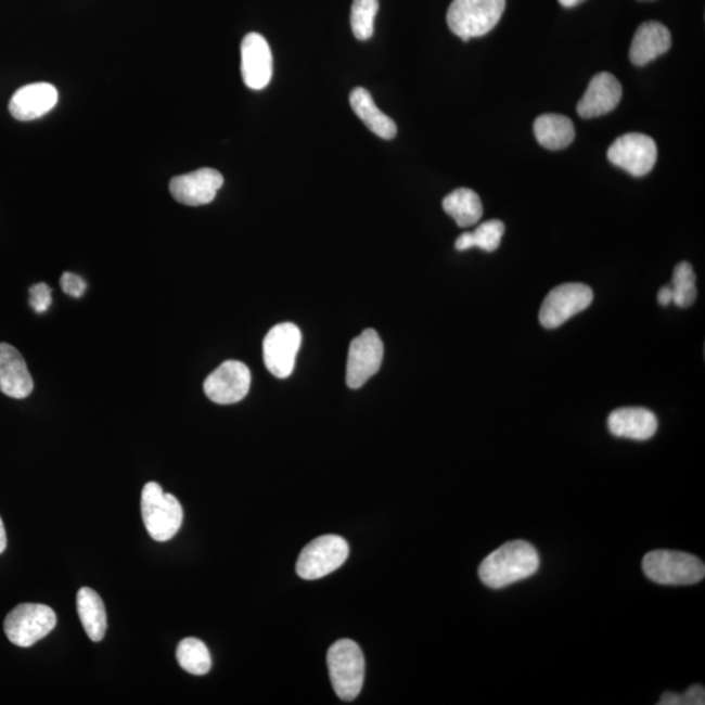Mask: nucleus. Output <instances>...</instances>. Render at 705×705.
I'll list each match as a JSON object with an SVG mask.
<instances>
[{
  "instance_id": "obj_1",
  "label": "nucleus",
  "mask_w": 705,
  "mask_h": 705,
  "mask_svg": "<svg viewBox=\"0 0 705 705\" xmlns=\"http://www.w3.org/2000/svg\"><path fill=\"white\" fill-rule=\"evenodd\" d=\"M538 567L540 556L529 542L511 541L485 557L478 575L486 587L501 589L530 578Z\"/></svg>"
},
{
  "instance_id": "obj_2",
  "label": "nucleus",
  "mask_w": 705,
  "mask_h": 705,
  "mask_svg": "<svg viewBox=\"0 0 705 705\" xmlns=\"http://www.w3.org/2000/svg\"><path fill=\"white\" fill-rule=\"evenodd\" d=\"M141 516L153 540L166 542L181 529L183 509L175 496L166 493L158 484L149 483L141 491Z\"/></svg>"
},
{
  "instance_id": "obj_3",
  "label": "nucleus",
  "mask_w": 705,
  "mask_h": 705,
  "mask_svg": "<svg viewBox=\"0 0 705 705\" xmlns=\"http://www.w3.org/2000/svg\"><path fill=\"white\" fill-rule=\"evenodd\" d=\"M505 0H453L447 12V24L463 41L483 37L501 21Z\"/></svg>"
},
{
  "instance_id": "obj_4",
  "label": "nucleus",
  "mask_w": 705,
  "mask_h": 705,
  "mask_svg": "<svg viewBox=\"0 0 705 705\" xmlns=\"http://www.w3.org/2000/svg\"><path fill=\"white\" fill-rule=\"evenodd\" d=\"M646 578L662 586H692L705 576L704 563L682 551L655 550L643 560Z\"/></svg>"
},
{
  "instance_id": "obj_5",
  "label": "nucleus",
  "mask_w": 705,
  "mask_h": 705,
  "mask_svg": "<svg viewBox=\"0 0 705 705\" xmlns=\"http://www.w3.org/2000/svg\"><path fill=\"white\" fill-rule=\"evenodd\" d=\"M333 690L345 702L360 695L364 679V657L357 643L349 639L338 640L326 655Z\"/></svg>"
},
{
  "instance_id": "obj_6",
  "label": "nucleus",
  "mask_w": 705,
  "mask_h": 705,
  "mask_svg": "<svg viewBox=\"0 0 705 705\" xmlns=\"http://www.w3.org/2000/svg\"><path fill=\"white\" fill-rule=\"evenodd\" d=\"M56 614L42 604H21L4 619V633L12 644L29 649L54 630Z\"/></svg>"
},
{
  "instance_id": "obj_7",
  "label": "nucleus",
  "mask_w": 705,
  "mask_h": 705,
  "mask_svg": "<svg viewBox=\"0 0 705 705\" xmlns=\"http://www.w3.org/2000/svg\"><path fill=\"white\" fill-rule=\"evenodd\" d=\"M349 555V544L343 537L326 535L311 541L300 551L297 574L305 580H317L336 572Z\"/></svg>"
},
{
  "instance_id": "obj_8",
  "label": "nucleus",
  "mask_w": 705,
  "mask_h": 705,
  "mask_svg": "<svg viewBox=\"0 0 705 705\" xmlns=\"http://www.w3.org/2000/svg\"><path fill=\"white\" fill-rule=\"evenodd\" d=\"M593 300L591 287L579 282H569L554 287L543 299L540 309V323L547 330L560 329L581 311L588 309Z\"/></svg>"
},
{
  "instance_id": "obj_9",
  "label": "nucleus",
  "mask_w": 705,
  "mask_h": 705,
  "mask_svg": "<svg viewBox=\"0 0 705 705\" xmlns=\"http://www.w3.org/2000/svg\"><path fill=\"white\" fill-rule=\"evenodd\" d=\"M303 344V333L293 323L274 325L262 342V357L269 373L280 380L293 374L297 355Z\"/></svg>"
},
{
  "instance_id": "obj_10",
  "label": "nucleus",
  "mask_w": 705,
  "mask_h": 705,
  "mask_svg": "<svg viewBox=\"0 0 705 705\" xmlns=\"http://www.w3.org/2000/svg\"><path fill=\"white\" fill-rule=\"evenodd\" d=\"M607 158L633 177H644L655 168L657 145L644 133L630 132L618 138L607 151Z\"/></svg>"
},
{
  "instance_id": "obj_11",
  "label": "nucleus",
  "mask_w": 705,
  "mask_h": 705,
  "mask_svg": "<svg viewBox=\"0 0 705 705\" xmlns=\"http://www.w3.org/2000/svg\"><path fill=\"white\" fill-rule=\"evenodd\" d=\"M384 345L374 330H367L350 343L346 384L358 389L380 371L383 362Z\"/></svg>"
},
{
  "instance_id": "obj_12",
  "label": "nucleus",
  "mask_w": 705,
  "mask_h": 705,
  "mask_svg": "<svg viewBox=\"0 0 705 705\" xmlns=\"http://www.w3.org/2000/svg\"><path fill=\"white\" fill-rule=\"evenodd\" d=\"M249 386H252V373L246 364L240 361H227L205 380L203 387L209 400L220 406H229L245 399Z\"/></svg>"
},
{
  "instance_id": "obj_13",
  "label": "nucleus",
  "mask_w": 705,
  "mask_h": 705,
  "mask_svg": "<svg viewBox=\"0 0 705 705\" xmlns=\"http://www.w3.org/2000/svg\"><path fill=\"white\" fill-rule=\"evenodd\" d=\"M222 184L223 177L220 171L203 168L172 178L169 189L178 203L198 207L214 202Z\"/></svg>"
},
{
  "instance_id": "obj_14",
  "label": "nucleus",
  "mask_w": 705,
  "mask_h": 705,
  "mask_svg": "<svg viewBox=\"0 0 705 705\" xmlns=\"http://www.w3.org/2000/svg\"><path fill=\"white\" fill-rule=\"evenodd\" d=\"M241 70L245 85L254 91H261L271 82L273 57L265 37L249 34L241 44Z\"/></svg>"
},
{
  "instance_id": "obj_15",
  "label": "nucleus",
  "mask_w": 705,
  "mask_h": 705,
  "mask_svg": "<svg viewBox=\"0 0 705 705\" xmlns=\"http://www.w3.org/2000/svg\"><path fill=\"white\" fill-rule=\"evenodd\" d=\"M621 94L620 82L614 75L598 74L578 104V114L582 119H592L612 113L619 105Z\"/></svg>"
},
{
  "instance_id": "obj_16",
  "label": "nucleus",
  "mask_w": 705,
  "mask_h": 705,
  "mask_svg": "<svg viewBox=\"0 0 705 705\" xmlns=\"http://www.w3.org/2000/svg\"><path fill=\"white\" fill-rule=\"evenodd\" d=\"M27 362L15 346L0 343V393L22 400L34 390Z\"/></svg>"
},
{
  "instance_id": "obj_17",
  "label": "nucleus",
  "mask_w": 705,
  "mask_h": 705,
  "mask_svg": "<svg viewBox=\"0 0 705 705\" xmlns=\"http://www.w3.org/2000/svg\"><path fill=\"white\" fill-rule=\"evenodd\" d=\"M56 88L49 82L25 86L10 101V113L17 120H34L47 115L57 104Z\"/></svg>"
},
{
  "instance_id": "obj_18",
  "label": "nucleus",
  "mask_w": 705,
  "mask_h": 705,
  "mask_svg": "<svg viewBox=\"0 0 705 705\" xmlns=\"http://www.w3.org/2000/svg\"><path fill=\"white\" fill-rule=\"evenodd\" d=\"M607 428L614 437L649 440L656 434L658 421L649 409L620 408L608 415Z\"/></svg>"
},
{
  "instance_id": "obj_19",
  "label": "nucleus",
  "mask_w": 705,
  "mask_h": 705,
  "mask_svg": "<svg viewBox=\"0 0 705 705\" xmlns=\"http://www.w3.org/2000/svg\"><path fill=\"white\" fill-rule=\"evenodd\" d=\"M671 48V35L664 24L643 23L633 36L630 60L634 66L642 67L657 60Z\"/></svg>"
},
{
  "instance_id": "obj_20",
  "label": "nucleus",
  "mask_w": 705,
  "mask_h": 705,
  "mask_svg": "<svg viewBox=\"0 0 705 705\" xmlns=\"http://www.w3.org/2000/svg\"><path fill=\"white\" fill-rule=\"evenodd\" d=\"M350 106L369 130L384 140L394 139L397 134V126L388 115L384 114L375 105L373 95L364 88L352 89L350 93Z\"/></svg>"
},
{
  "instance_id": "obj_21",
  "label": "nucleus",
  "mask_w": 705,
  "mask_h": 705,
  "mask_svg": "<svg viewBox=\"0 0 705 705\" xmlns=\"http://www.w3.org/2000/svg\"><path fill=\"white\" fill-rule=\"evenodd\" d=\"M535 134L538 143L550 151L567 149L575 139L573 120L561 114H543L535 121Z\"/></svg>"
},
{
  "instance_id": "obj_22",
  "label": "nucleus",
  "mask_w": 705,
  "mask_h": 705,
  "mask_svg": "<svg viewBox=\"0 0 705 705\" xmlns=\"http://www.w3.org/2000/svg\"><path fill=\"white\" fill-rule=\"evenodd\" d=\"M76 606L82 627L92 642H101L107 628V617L104 601L93 589L81 588L76 595Z\"/></svg>"
},
{
  "instance_id": "obj_23",
  "label": "nucleus",
  "mask_w": 705,
  "mask_h": 705,
  "mask_svg": "<svg viewBox=\"0 0 705 705\" xmlns=\"http://www.w3.org/2000/svg\"><path fill=\"white\" fill-rule=\"evenodd\" d=\"M444 209L460 228L476 226L484 215L483 203L471 189H458L448 194L444 201Z\"/></svg>"
},
{
  "instance_id": "obj_24",
  "label": "nucleus",
  "mask_w": 705,
  "mask_h": 705,
  "mask_svg": "<svg viewBox=\"0 0 705 705\" xmlns=\"http://www.w3.org/2000/svg\"><path fill=\"white\" fill-rule=\"evenodd\" d=\"M503 234L504 223L499 220H490L480 223L472 233L461 234L454 246H457L458 252H466V249L478 247L486 253H492L501 246Z\"/></svg>"
},
{
  "instance_id": "obj_25",
  "label": "nucleus",
  "mask_w": 705,
  "mask_h": 705,
  "mask_svg": "<svg viewBox=\"0 0 705 705\" xmlns=\"http://www.w3.org/2000/svg\"><path fill=\"white\" fill-rule=\"evenodd\" d=\"M179 666L190 675L205 676L211 668L210 653L202 640L188 638L177 649Z\"/></svg>"
},
{
  "instance_id": "obj_26",
  "label": "nucleus",
  "mask_w": 705,
  "mask_h": 705,
  "mask_svg": "<svg viewBox=\"0 0 705 705\" xmlns=\"http://www.w3.org/2000/svg\"><path fill=\"white\" fill-rule=\"evenodd\" d=\"M672 304L681 309L694 305L697 297L696 275L688 261L679 262L671 279Z\"/></svg>"
},
{
  "instance_id": "obj_27",
  "label": "nucleus",
  "mask_w": 705,
  "mask_h": 705,
  "mask_svg": "<svg viewBox=\"0 0 705 705\" xmlns=\"http://www.w3.org/2000/svg\"><path fill=\"white\" fill-rule=\"evenodd\" d=\"M377 10H380V0H355L352 2L350 24L357 40L368 41L373 37Z\"/></svg>"
},
{
  "instance_id": "obj_28",
  "label": "nucleus",
  "mask_w": 705,
  "mask_h": 705,
  "mask_svg": "<svg viewBox=\"0 0 705 705\" xmlns=\"http://www.w3.org/2000/svg\"><path fill=\"white\" fill-rule=\"evenodd\" d=\"M659 705H704L705 704V690L703 685H692L684 694H676V692H665L659 698Z\"/></svg>"
},
{
  "instance_id": "obj_29",
  "label": "nucleus",
  "mask_w": 705,
  "mask_h": 705,
  "mask_svg": "<svg viewBox=\"0 0 705 705\" xmlns=\"http://www.w3.org/2000/svg\"><path fill=\"white\" fill-rule=\"evenodd\" d=\"M51 303H53V298H51V287L48 284L40 282V284L29 287V305L36 312L48 311Z\"/></svg>"
},
{
  "instance_id": "obj_30",
  "label": "nucleus",
  "mask_w": 705,
  "mask_h": 705,
  "mask_svg": "<svg viewBox=\"0 0 705 705\" xmlns=\"http://www.w3.org/2000/svg\"><path fill=\"white\" fill-rule=\"evenodd\" d=\"M61 287L67 296L80 298L87 291V282L78 274L64 272L61 278Z\"/></svg>"
},
{
  "instance_id": "obj_31",
  "label": "nucleus",
  "mask_w": 705,
  "mask_h": 705,
  "mask_svg": "<svg viewBox=\"0 0 705 705\" xmlns=\"http://www.w3.org/2000/svg\"><path fill=\"white\" fill-rule=\"evenodd\" d=\"M658 304L662 306H669L672 303V290L671 286H664L659 290L657 294Z\"/></svg>"
},
{
  "instance_id": "obj_32",
  "label": "nucleus",
  "mask_w": 705,
  "mask_h": 705,
  "mask_svg": "<svg viewBox=\"0 0 705 705\" xmlns=\"http://www.w3.org/2000/svg\"><path fill=\"white\" fill-rule=\"evenodd\" d=\"M5 548H8V535H5L4 524L2 517H0V554L3 553Z\"/></svg>"
},
{
  "instance_id": "obj_33",
  "label": "nucleus",
  "mask_w": 705,
  "mask_h": 705,
  "mask_svg": "<svg viewBox=\"0 0 705 705\" xmlns=\"http://www.w3.org/2000/svg\"><path fill=\"white\" fill-rule=\"evenodd\" d=\"M582 2H585V0H560L563 8L567 9L576 8V5H579Z\"/></svg>"
}]
</instances>
